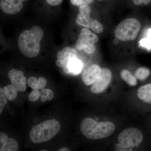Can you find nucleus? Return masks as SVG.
Segmentation results:
<instances>
[{"label": "nucleus", "instance_id": "5", "mask_svg": "<svg viewBox=\"0 0 151 151\" xmlns=\"http://www.w3.org/2000/svg\"><path fill=\"white\" fill-rule=\"evenodd\" d=\"M98 41V36L85 28L81 29L76 46L78 50H83L88 54H91L95 51L96 47L94 44Z\"/></svg>", "mask_w": 151, "mask_h": 151}, {"label": "nucleus", "instance_id": "19", "mask_svg": "<svg viewBox=\"0 0 151 151\" xmlns=\"http://www.w3.org/2000/svg\"><path fill=\"white\" fill-rule=\"evenodd\" d=\"M6 98L4 89L0 88V113H1L6 103Z\"/></svg>", "mask_w": 151, "mask_h": 151}, {"label": "nucleus", "instance_id": "21", "mask_svg": "<svg viewBox=\"0 0 151 151\" xmlns=\"http://www.w3.org/2000/svg\"><path fill=\"white\" fill-rule=\"evenodd\" d=\"M40 92L38 89H34L32 92H31L29 96V99L32 102H35L37 101L40 97Z\"/></svg>", "mask_w": 151, "mask_h": 151}, {"label": "nucleus", "instance_id": "8", "mask_svg": "<svg viewBox=\"0 0 151 151\" xmlns=\"http://www.w3.org/2000/svg\"><path fill=\"white\" fill-rule=\"evenodd\" d=\"M8 76L11 84L14 86L18 92H22L25 91L27 79L22 71L11 69L9 72Z\"/></svg>", "mask_w": 151, "mask_h": 151}, {"label": "nucleus", "instance_id": "27", "mask_svg": "<svg viewBox=\"0 0 151 151\" xmlns=\"http://www.w3.org/2000/svg\"><path fill=\"white\" fill-rule=\"evenodd\" d=\"M115 150L117 151H132V148L127 147L122 143L119 142L116 145Z\"/></svg>", "mask_w": 151, "mask_h": 151}, {"label": "nucleus", "instance_id": "28", "mask_svg": "<svg viewBox=\"0 0 151 151\" xmlns=\"http://www.w3.org/2000/svg\"><path fill=\"white\" fill-rule=\"evenodd\" d=\"M133 1L136 5L140 6L148 4L150 0H133Z\"/></svg>", "mask_w": 151, "mask_h": 151}, {"label": "nucleus", "instance_id": "12", "mask_svg": "<svg viewBox=\"0 0 151 151\" xmlns=\"http://www.w3.org/2000/svg\"><path fill=\"white\" fill-rule=\"evenodd\" d=\"M83 63L76 57L70 58L68 62L67 66L63 69L67 73L78 75L81 73L83 68Z\"/></svg>", "mask_w": 151, "mask_h": 151}, {"label": "nucleus", "instance_id": "3", "mask_svg": "<svg viewBox=\"0 0 151 151\" xmlns=\"http://www.w3.org/2000/svg\"><path fill=\"white\" fill-rule=\"evenodd\" d=\"M60 125L55 120H48L33 127L29 133L31 141L35 144H41L51 139L59 132Z\"/></svg>", "mask_w": 151, "mask_h": 151}, {"label": "nucleus", "instance_id": "9", "mask_svg": "<svg viewBox=\"0 0 151 151\" xmlns=\"http://www.w3.org/2000/svg\"><path fill=\"white\" fill-rule=\"evenodd\" d=\"M27 0H1L0 7L4 12L8 14H15L23 7V2Z\"/></svg>", "mask_w": 151, "mask_h": 151}, {"label": "nucleus", "instance_id": "1", "mask_svg": "<svg viewBox=\"0 0 151 151\" xmlns=\"http://www.w3.org/2000/svg\"><path fill=\"white\" fill-rule=\"evenodd\" d=\"M41 28L34 26L30 30H25L19 36L18 44L23 54L32 58L37 56L40 50V42L43 37Z\"/></svg>", "mask_w": 151, "mask_h": 151}, {"label": "nucleus", "instance_id": "29", "mask_svg": "<svg viewBox=\"0 0 151 151\" xmlns=\"http://www.w3.org/2000/svg\"><path fill=\"white\" fill-rule=\"evenodd\" d=\"M47 2L51 6H55L60 4L63 0H46Z\"/></svg>", "mask_w": 151, "mask_h": 151}, {"label": "nucleus", "instance_id": "15", "mask_svg": "<svg viewBox=\"0 0 151 151\" xmlns=\"http://www.w3.org/2000/svg\"><path fill=\"white\" fill-rule=\"evenodd\" d=\"M120 74L122 79L130 86H135L137 85V78L129 70L124 69L121 71Z\"/></svg>", "mask_w": 151, "mask_h": 151}, {"label": "nucleus", "instance_id": "4", "mask_svg": "<svg viewBox=\"0 0 151 151\" xmlns=\"http://www.w3.org/2000/svg\"><path fill=\"white\" fill-rule=\"evenodd\" d=\"M139 22L134 18H129L121 22L114 32L116 38L122 41L134 40L141 29Z\"/></svg>", "mask_w": 151, "mask_h": 151}, {"label": "nucleus", "instance_id": "30", "mask_svg": "<svg viewBox=\"0 0 151 151\" xmlns=\"http://www.w3.org/2000/svg\"><path fill=\"white\" fill-rule=\"evenodd\" d=\"M47 94L46 96V100L47 101H50L53 99L54 94L53 92L50 89H47Z\"/></svg>", "mask_w": 151, "mask_h": 151}, {"label": "nucleus", "instance_id": "18", "mask_svg": "<svg viewBox=\"0 0 151 151\" xmlns=\"http://www.w3.org/2000/svg\"><path fill=\"white\" fill-rule=\"evenodd\" d=\"M150 70L146 68H140L136 70L135 76L137 78L141 81L145 80L150 76Z\"/></svg>", "mask_w": 151, "mask_h": 151}, {"label": "nucleus", "instance_id": "35", "mask_svg": "<svg viewBox=\"0 0 151 151\" xmlns=\"http://www.w3.org/2000/svg\"><path fill=\"white\" fill-rule=\"evenodd\" d=\"M98 1H103V0H98Z\"/></svg>", "mask_w": 151, "mask_h": 151}, {"label": "nucleus", "instance_id": "11", "mask_svg": "<svg viewBox=\"0 0 151 151\" xmlns=\"http://www.w3.org/2000/svg\"><path fill=\"white\" fill-rule=\"evenodd\" d=\"M79 13L76 20V23L84 27L91 28L94 19L90 17L91 9L88 5H83L79 8Z\"/></svg>", "mask_w": 151, "mask_h": 151}, {"label": "nucleus", "instance_id": "7", "mask_svg": "<svg viewBox=\"0 0 151 151\" xmlns=\"http://www.w3.org/2000/svg\"><path fill=\"white\" fill-rule=\"evenodd\" d=\"M112 76V73L109 69L102 68L100 75L92 84L90 89L91 92L94 94H99L104 92L110 84Z\"/></svg>", "mask_w": 151, "mask_h": 151}, {"label": "nucleus", "instance_id": "2", "mask_svg": "<svg viewBox=\"0 0 151 151\" xmlns=\"http://www.w3.org/2000/svg\"><path fill=\"white\" fill-rule=\"evenodd\" d=\"M80 129L86 137L99 139L108 137L113 134L115 126L112 122H97L91 118H86L81 122Z\"/></svg>", "mask_w": 151, "mask_h": 151}, {"label": "nucleus", "instance_id": "33", "mask_svg": "<svg viewBox=\"0 0 151 151\" xmlns=\"http://www.w3.org/2000/svg\"><path fill=\"white\" fill-rule=\"evenodd\" d=\"M59 151H69L70 150L69 149L66 148H62L60 149Z\"/></svg>", "mask_w": 151, "mask_h": 151}, {"label": "nucleus", "instance_id": "34", "mask_svg": "<svg viewBox=\"0 0 151 151\" xmlns=\"http://www.w3.org/2000/svg\"><path fill=\"white\" fill-rule=\"evenodd\" d=\"M47 150H41V151H46Z\"/></svg>", "mask_w": 151, "mask_h": 151}, {"label": "nucleus", "instance_id": "20", "mask_svg": "<svg viewBox=\"0 0 151 151\" xmlns=\"http://www.w3.org/2000/svg\"><path fill=\"white\" fill-rule=\"evenodd\" d=\"M90 29L97 33H100L103 31V25L96 20H94Z\"/></svg>", "mask_w": 151, "mask_h": 151}, {"label": "nucleus", "instance_id": "17", "mask_svg": "<svg viewBox=\"0 0 151 151\" xmlns=\"http://www.w3.org/2000/svg\"><path fill=\"white\" fill-rule=\"evenodd\" d=\"M19 145L16 140L12 138H9L5 146L1 151H17L18 149Z\"/></svg>", "mask_w": 151, "mask_h": 151}, {"label": "nucleus", "instance_id": "10", "mask_svg": "<svg viewBox=\"0 0 151 151\" xmlns=\"http://www.w3.org/2000/svg\"><path fill=\"white\" fill-rule=\"evenodd\" d=\"M101 70L102 68L97 64L90 65L84 70L82 74L83 83L87 86L92 85L100 75Z\"/></svg>", "mask_w": 151, "mask_h": 151}, {"label": "nucleus", "instance_id": "23", "mask_svg": "<svg viewBox=\"0 0 151 151\" xmlns=\"http://www.w3.org/2000/svg\"><path fill=\"white\" fill-rule=\"evenodd\" d=\"M94 0H70V2L73 5L81 6L88 5L93 2Z\"/></svg>", "mask_w": 151, "mask_h": 151}, {"label": "nucleus", "instance_id": "31", "mask_svg": "<svg viewBox=\"0 0 151 151\" xmlns=\"http://www.w3.org/2000/svg\"><path fill=\"white\" fill-rule=\"evenodd\" d=\"M147 37L151 38V29H149L147 32Z\"/></svg>", "mask_w": 151, "mask_h": 151}, {"label": "nucleus", "instance_id": "26", "mask_svg": "<svg viewBox=\"0 0 151 151\" xmlns=\"http://www.w3.org/2000/svg\"><path fill=\"white\" fill-rule=\"evenodd\" d=\"M47 84V81L46 78L43 77H40L39 78L38 81V86L37 89L39 90H43L45 89Z\"/></svg>", "mask_w": 151, "mask_h": 151}, {"label": "nucleus", "instance_id": "13", "mask_svg": "<svg viewBox=\"0 0 151 151\" xmlns=\"http://www.w3.org/2000/svg\"><path fill=\"white\" fill-rule=\"evenodd\" d=\"M56 56L58 59L61 60L65 63V66L63 68L64 69L67 66L68 62L70 58L76 57V52L73 49L66 47H64L61 51L58 52Z\"/></svg>", "mask_w": 151, "mask_h": 151}, {"label": "nucleus", "instance_id": "22", "mask_svg": "<svg viewBox=\"0 0 151 151\" xmlns=\"http://www.w3.org/2000/svg\"><path fill=\"white\" fill-rule=\"evenodd\" d=\"M139 44L141 46L149 50H151V38L147 37L142 39L140 41Z\"/></svg>", "mask_w": 151, "mask_h": 151}, {"label": "nucleus", "instance_id": "25", "mask_svg": "<svg viewBox=\"0 0 151 151\" xmlns=\"http://www.w3.org/2000/svg\"><path fill=\"white\" fill-rule=\"evenodd\" d=\"M8 139L7 135L4 132L0 133V150L5 146Z\"/></svg>", "mask_w": 151, "mask_h": 151}, {"label": "nucleus", "instance_id": "24", "mask_svg": "<svg viewBox=\"0 0 151 151\" xmlns=\"http://www.w3.org/2000/svg\"><path fill=\"white\" fill-rule=\"evenodd\" d=\"M38 81V79L34 76H32L28 80V84L32 89H37Z\"/></svg>", "mask_w": 151, "mask_h": 151}, {"label": "nucleus", "instance_id": "14", "mask_svg": "<svg viewBox=\"0 0 151 151\" xmlns=\"http://www.w3.org/2000/svg\"><path fill=\"white\" fill-rule=\"evenodd\" d=\"M137 96L141 100L151 104V84L140 87L138 90Z\"/></svg>", "mask_w": 151, "mask_h": 151}, {"label": "nucleus", "instance_id": "32", "mask_svg": "<svg viewBox=\"0 0 151 151\" xmlns=\"http://www.w3.org/2000/svg\"><path fill=\"white\" fill-rule=\"evenodd\" d=\"M41 97V101H42V102H45V101H46V97H44V96H40Z\"/></svg>", "mask_w": 151, "mask_h": 151}, {"label": "nucleus", "instance_id": "6", "mask_svg": "<svg viewBox=\"0 0 151 151\" xmlns=\"http://www.w3.org/2000/svg\"><path fill=\"white\" fill-rule=\"evenodd\" d=\"M143 136L142 132L136 128H129L123 131L119 134V142L128 148L138 147L142 143Z\"/></svg>", "mask_w": 151, "mask_h": 151}, {"label": "nucleus", "instance_id": "16", "mask_svg": "<svg viewBox=\"0 0 151 151\" xmlns=\"http://www.w3.org/2000/svg\"><path fill=\"white\" fill-rule=\"evenodd\" d=\"M4 90L5 92L7 98L9 101H12L17 98L18 91L12 84L5 86Z\"/></svg>", "mask_w": 151, "mask_h": 151}]
</instances>
